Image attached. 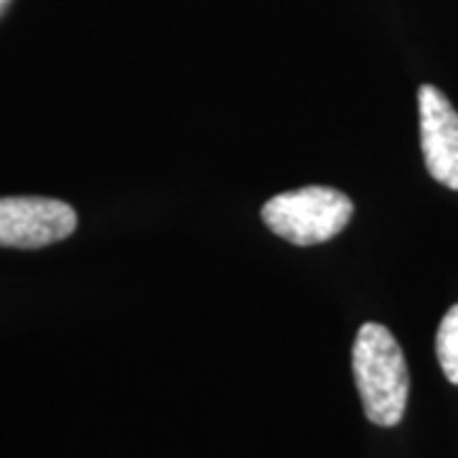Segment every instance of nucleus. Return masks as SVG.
<instances>
[{
  "label": "nucleus",
  "mask_w": 458,
  "mask_h": 458,
  "mask_svg": "<svg viewBox=\"0 0 458 458\" xmlns=\"http://www.w3.org/2000/svg\"><path fill=\"white\" fill-rule=\"evenodd\" d=\"M352 367L364 415L375 426H397L408 408L410 375L393 331L382 324H364L354 342Z\"/></svg>",
  "instance_id": "f257e3e1"
},
{
  "label": "nucleus",
  "mask_w": 458,
  "mask_h": 458,
  "mask_svg": "<svg viewBox=\"0 0 458 458\" xmlns=\"http://www.w3.org/2000/svg\"><path fill=\"white\" fill-rule=\"evenodd\" d=\"M352 199L331 186H303L273 197L262 207V222L273 234L298 247L334 240L352 222Z\"/></svg>",
  "instance_id": "f03ea898"
},
{
  "label": "nucleus",
  "mask_w": 458,
  "mask_h": 458,
  "mask_svg": "<svg viewBox=\"0 0 458 458\" xmlns=\"http://www.w3.org/2000/svg\"><path fill=\"white\" fill-rule=\"evenodd\" d=\"M74 229H77V212L59 199H0V247L38 250L62 242Z\"/></svg>",
  "instance_id": "7ed1b4c3"
},
{
  "label": "nucleus",
  "mask_w": 458,
  "mask_h": 458,
  "mask_svg": "<svg viewBox=\"0 0 458 458\" xmlns=\"http://www.w3.org/2000/svg\"><path fill=\"white\" fill-rule=\"evenodd\" d=\"M420 146L428 174L445 189L458 191V113L438 87L418 89Z\"/></svg>",
  "instance_id": "20e7f679"
},
{
  "label": "nucleus",
  "mask_w": 458,
  "mask_h": 458,
  "mask_svg": "<svg viewBox=\"0 0 458 458\" xmlns=\"http://www.w3.org/2000/svg\"><path fill=\"white\" fill-rule=\"evenodd\" d=\"M436 357L443 375L451 385H458V303L443 316L438 336H436Z\"/></svg>",
  "instance_id": "39448f33"
},
{
  "label": "nucleus",
  "mask_w": 458,
  "mask_h": 458,
  "mask_svg": "<svg viewBox=\"0 0 458 458\" xmlns=\"http://www.w3.org/2000/svg\"><path fill=\"white\" fill-rule=\"evenodd\" d=\"M0 3H3V0H0Z\"/></svg>",
  "instance_id": "423d86ee"
}]
</instances>
